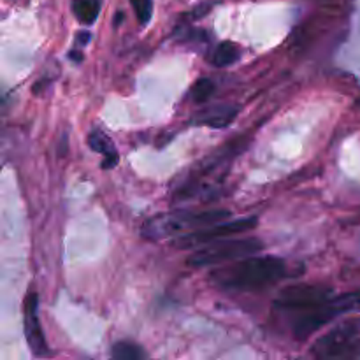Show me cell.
Listing matches in <instances>:
<instances>
[{
  "label": "cell",
  "instance_id": "14",
  "mask_svg": "<svg viewBox=\"0 0 360 360\" xmlns=\"http://www.w3.org/2000/svg\"><path fill=\"white\" fill-rule=\"evenodd\" d=\"M77 42H79V44H88V42H90V34H88V32H79V34H77Z\"/></svg>",
  "mask_w": 360,
  "mask_h": 360
},
{
  "label": "cell",
  "instance_id": "13",
  "mask_svg": "<svg viewBox=\"0 0 360 360\" xmlns=\"http://www.w3.org/2000/svg\"><path fill=\"white\" fill-rule=\"evenodd\" d=\"M134 11H136L137 21L141 25L150 23L151 16H153V0H130Z\"/></svg>",
  "mask_w": 360,
  "mask_h": 360
},
{
  "label": "cell",
  "instance_id": "6",
  "mask_svg": "<svg viewBox=\"0 0 360 360\" xmlns=\"http://www.w3.org/2000/svg\"><path fill=\"white\" fill-rule=\"evenodd\" d=\"M37 304L39 297L35 292H30L25 297V306H23V329H25V338H27V343L30 347L32 354L35 357H48L49 348L46 343L44 333H42L41 322H39L37 315Z\"/></svg>",
  "mask_w": 360,
  "mask_h": 360
},
{
  "label": "cell",
  "instance_id": "15",
  "mask_svg": "<svg viewBox=\"0 0 360 360\" xmlns=\"http://www.w3.org/2000/svg\"><path fill=\"white\" fill-rule=\"evenodd\" d=\"M69 58H74L76 62H81V60H83V55H81V53H76V49H74V51L69 53Z\"/></svg>",
  "mask_w": 360,
  "mask_h": 360
},
{
  "label": "cell",
  "instance_id": "12",
  "mask_svg": "<svg viewBox=\"0 0 360 360\" xmlns=\"http://www.w3.org/2000/svg\"><path fill=\"white\" fill-rule=\"evenodd\" d=\"M214 91H217V83H214L211 77H202V79L197 81L192 86V90H190V98H192L195 104H204V102H207L213 97Z\"/></svg>",
  "mask_w": 360,
  "mask_h": 360
},
{
  "label": "cell",
  "instance_id": "5",
  "mask_svg": "<svg viewBox=\"0 0 360 360\" xmlns=\"http://www.w3.org/2000/svg\"><path fill=\"white\" fill-rule=\"evenodd\" d=\"M257 224H259V221H257L255 217L220 221V224L207 225V227L197 229V231L178 236V238L172 241V246L179 250H197L200 248V246L218 241V239H225L229 238V236L245 234V232L253 231V229L257 227Z\"/></svg>",
  "mask_w": 360,
  "mask_h": 360
},
{
  "label": "cell",
  "instance_id": "16",
  "mask_svg": "<svg viewBox=\"0 0 360 360\" xmlns=\"http://www.w3.org/2000/svg\"><path fill=\"white\" fill-rule=\"evenodd\" d=\"M357 311H360V295H359V299H357Z\"/></svg>",
  "mask_w": 360,
  "mask_h": 360
},
{
  "label": "cell",
  "instance_id": "4",
  "mask_svg": "<svg viewBox=\"0 0 360 360\" xmlns=\"http://www.w3.org/2000/svg\"><path fill=\"white\" fill-rule=\"evenodd\" d=\"M311 354L319 359L360 357V319L345 320L329 330L313 345Z\"/></svg>",
  "mask_w": 360,
  "mask_h": 360
},
{
  "label": "cell",
  "instance_id": "8",
  "mask_svg": "<svg viewBox=\"0 0 360 360\" xmlns=\"http://www.w3.org/2000/svg\"><path fill=\"white\" fill-rule=\"evenodd\" d=\"M88 146L95 153L102 155V169H112L118 165V150H116L115 143L109 139V136L105 132H102V130H91L90 136H88Z\"/></svg>",
  "mask_w": 360,
  "mask_h": 360
},
{
  "label": "cell",
  "instance_id": "11",
  "mask_svg": "<svg viewBox=\"0 0 360 360\" xmlns=\"http://www.w3.org/2000/svg\"><path fill=\"white\" fill-rule=\"evenodd\" d=\"M111 357L116 360H141L146 359L148 354L143 350V347L132 341H118L111 347Z\"/></svg>",
  "mask_w": 360,
  "mask_h": 360
},
{
  "label": "cell",
  "instance_id": "2",
  "mask_svg": "<svg viewBox=\"0 0 360 360\" xmlns=\"http://www.w3.org/2000/svg\"><path fill=\"white\" fill-rule=\"evenodd\" d=\"M231 218V213L225 210L190 211L178 210L171 213H162L144 221L141 227V236L148 241H162V239L178 238L186 232L207 227V225L220 224Z\"/></svg>",
  "mask_w": 360,
  "mask_h": 360
},
{
  "label": "cell",
  "instance_id": "1",
  "mask_svg": "<svg viewBox=\"0 0 360 360\" xmlns=\"http://www.w3.org/2000/svg\"><path fill=\"white\" fill-rule=\"evenodd\" d=\"M287 276V264L278 257H245L221 264L211 271L210 281L227 292H252L267 288Z\"/></svg>",
  "mask_w": 360,
  "mask_h": 360
},
{
  "label": "cell",
  "instance_id": "7",
  "mask_svg": "<svg viewBox=\"0 0 360 360\" xmlns=\"http://www.w3.org/2000/svg\"><path fill=\"white\" fill-rule=\"evenodd\" d=\"M239 108L234 104H214L202 108L193 115L192 123L199 127H211V129H225L234 122Z\"/></svg>",
  "mask_w": 360,
  "mask_h": 360
},
{
  "label": "cell",
  "instance_id": "9",
  "mask_svg": "<svg viewBox=\"0 0 360 360\" xmlns=\"http://www.w3.org/2000/svg\"><path fill=\"white\" fill-rule=\"evenodd\" d=\"M102 0H72L70 9L77 21L83 25H94L97 21L98 13H101Z\"/></svg>",
  "mask_w": 360,
  "mask_h": 360
},
{
  "label": "cell",
  "instance_id": "3",
  "mask_svg": "<svg viewBox=\"0 0 360 360\" xmlns=\"http://www.w3.org/2000/svg\"><path fill=\"white\" fill-rule=\"evenodd\" d=\"M264 245L257 238H236V239H218V241L204 245L193 250L188 257V266L192 267H210L221 266V264L234 262L238 259L255 255L262 252Z\"/></svg>",
  "mask_w": 360,
  "mask_h": 360
},
{
  "label": "cell",
  "instance_id": "10",
  "mask_svg": "<svg viewBox=\"0 0 360 360\" xmlns=\"http://www.w3.org/2000/svg\"><path fill=\"white\" fill-rule=\"evenodd\" d=\"M241 58V49L239 46H236L234 42H220V44L214 48L213 55L210 56L211 63L217 67H229L232 63H236L238 60Z\"/></svg>",
  "mask_w": 360,
  "mask_h": 360
}]
</instances>
